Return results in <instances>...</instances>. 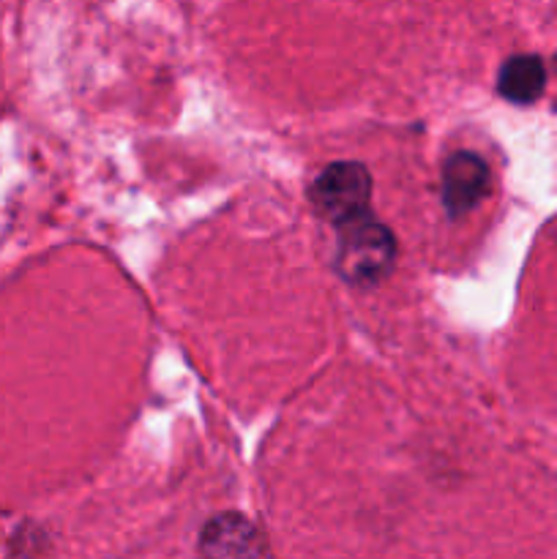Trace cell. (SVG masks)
<instances>
[{
	"label": "cell",
	"mask_w": 557,
	"mask_h": 559,
	"mask_svg": "<svg viewBox=\"0 0 557 559\" xmlns=\"http://www.w3.org/2000/svg\"><path fill=\"white\" fill-rule=\"evenodd\" d=\"M396 257V240L391 229L369 218H355L344 224L342 240L336 251V267L344 282L377 284L391 273Z\"/></svg>",
	"instance_id": "6da1fadb"
},
{
	"label": "cell",
	"mask_w": 557,
	"mask_h": 559,
	"mask_svg": "<svg viewBox=\"0 0 557 559\" xmlns=\"http://www.w3.org/2000/svg\"><path fill=\"white\" fill-rule=\"evenodd\" d=\"M546 87V69L538 55H513L502 63L497 91L513 104H533Z\"/></svg>",
	"instance_id": "5b68a950"
},
{
	"label": "cell",
	"mask_w": 557,
	"mask_h": 559,
	"mask_svg": "<svg viewBox=\"0 0 557 559\" xmlns=\"http://www.w3.org/2000/svg\"><path fill=\"white\" fill-rule=\"evenodd\" d=\"M371 175L358 162H336L322 169L311 183V202L328 222L344 224L364 218L369 211Z\"/></svg>",
	"instance_id": "7a4b0ae2"
},
{
	"label": "cell",
	"mask_w": 557,
	"mask_h": 559,
	"mask_svg": "<svg viewBox=\"0 0 557 559\" xmlns=\"http://www.w3.org/2000/svg\"><path fill=\"white\" fill-rule=\"evenodd\" d=\"M489 167L467 151L453 153L442 169V202L451 216H464L489 194Z\"/></svg>",
	"instance_id": "3957f363"
},
{
	"label": "cell",
	"mask_w": 557,
	"mask_h": 559,
	"mask_svg": "<svg viewBox=\"0 0 557 559\" xmlns=\"http://www.w3.org/2000/svg\"><path fill=\"white\" fill-rule=\"evenodd\" d=\"M555 69H557V63H555Z\"/></svg>",
	"instance_id": "8992f818"
},
{
	"label": "cell",
	"mask_w": 557,
	"mask_h": 559,
	"mask_svg": "<svg viewBox=\"0 0 557 559\" xmlns=\"http://www.w3.org/2000/svg\"><path fill=\"white\" fill-rule=\"evenodd\" d=\"M200 551L208 557H262L271 549L254 524L238 513H224L202 530Z\"/></svg>",
	"instance_id": "277c9868"
}]
</instances>
